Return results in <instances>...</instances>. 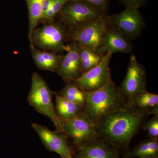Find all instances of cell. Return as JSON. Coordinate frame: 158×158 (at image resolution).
Segmentation results:
<instances>
[{"label":"cell","mask_w":158,"mask_h":158,"mask_svg":"<svg viewBox=\"0 0 158 158\" xmlns=\"http://www.w3.org/2000/svg\"><path fill=\"white\" fill-rule=\"evenodd\" d=\"M74 158H120L118 151L114 146L100 139L77 147Z\"/></svg>","instance_id":"cell-13"},{"label":"cell","mask_w":158,"mask_h":158,"mask_svg":"<svg viewBox=\"0 0 158 158\" xmlns=\"http://www.w3.org/2000/svg\"><path fill=\"white\" fill-rule=\"evenodd\" d=\"M109 16L110 27L118 30L130 40L139 37L145 27L143 15L138 9L134 7L127 6L121 12Z\"/></svg>","instance_id":"cell-8"},{"label":"cell","mask_w":158,"mask_h":158,"mask_svg":"<svg viewBox=\"0 0 158 158\" xmlns=\"http://www.w3.org/2000/svg\"><path fill=\"white\" fill-rule=\"evenodd\" d=\"M148 0H119L120 2L124 4L126 6L140 8L141 6H144Z\"/></svg>","instance_id":"cell-25"},{"label":"cell","mask_w":158,"mask_h":158,"mask_svg":"<svg viewBox=\"0 0 158 158\" xmlns=\"http://www.w3.org/2000/svg\"><path fill=\"white\" fill-rule=\"evenodd\" d=\"M106 15L101 9L83 0H71L57 15L60 23L68 31Z\"/></svg>","instance_id":"cell-6"},{"label":"cell","mask_w":158,"mask_h":158,"mask_svg":"<svg viewBox=\"0 0 158 158\" xmlns=\"http://www.w3.org/2000/svg\"><path fill=\"white\" fill-rule=\"evenodd\" d=\"M66 53L62 56L56 71L65 83L74 81L81 75V61L79 53V44L72 41L68 45Z\"/></svg>","instance_id":"cell-12"},{"label":"cell","mask_w":158,"mask_h":158,"mask_svg":"<svg viewBox=\"0 0 158 158\" xmlns=\"http://www.w3.org/2000/svg\"><path fill=\"white\" fill-rule=\"evenodd\" d=\"M113 54L107 52L99 63L81 74L73 81L85 91H91L101 88L112 81L110 63Z\"/></svg>","instance_id":"cell-10"},{"label":"cell","mask_w":158,"mask_h":158,"mask_svg":"<svg viewBox=\"0 0 158 158\" xmlns=\"http://www.w3.org/2000/svg\"><path fill=\"white\" fill-rule=\"evenodd\" d=\"M104 48L106 52L127 53L132 52V44L121 33L116 29L109 26L107 30L104 40Z\"/></svg>","instance_id":"cell-14"},{"label":"cell","mask_w":158,"mask_h":158,"mask_svg":"<svg viewBox=\"0 0 158 158\" xmlns=\"http://www.w3.org/2000/svg\"><path fill=\"white\" fill-rule=\"evenodd\" d=\"M146 73L143 65L134 55H131L126 75L119 88L127 103L138 94L146 91Z\"/></svg>","instance_id":"cell-9"},{"label":"cell","mask_w":158,"mask_h":158,"mask_svg":"<svg viewBox=\"0 0 158 158\" xmlns=\"http://www.w3.org/2000/svg\"><path fill=\"white\" fill-rule=\"evenodd\" d=\"M53 93L39 74L36 72L32 74L31 89L27 98L29 103L38 113L52 120L56 131L63 133L60 118L53 103Z\"/></svg>","instance_id":"cell-4"},{"label":"cell","mask_w":158,"mask_h":158,"mask_svg":"<svg viewBox=\"0 0 158 158\" xmlns=\"http://www.w3.org/2000/svg\"><path fill=\"white\" fill-rule=\"evenodd\" d=\"M44 0H26L29 17V40H31L33 31L37 28L43 16V5Z\"/></svg>","instance_id":"cell-20"},{"label":"cell","mask_w":158,"mask_h":158,"mask_svg":"<svg viewBox=\"0 0 158 158\" xmlns=\"http://www.w3.org/2000/svg\"><path fill=\"white\" fill-rule=\"evenodd\" d=\"M127 156L130 158H158V140L149 138L140 142Z\"/></svg>","instance_id":"cell-17"},{"label":"cell","mask_w":158,"mask_h":158,"mask_svg":"<svg viewBox=\"0 0 158 158\" xmlns=\"http://www.w3.org/2000/svg\"><path fill=\"white\" fill-rule=\"evenodd\" d=\"M106 15L69 31V38L96 53L105 55V36L109 26Z\"/></svg>","instance_id":"cell-3"},{"label":"cell","mask_w":158,"mask_h":158,"mask_svg":"<svg viewBox=\"0 0 158 158\" xmlns=\"http://www.w3.org/2000/svg\"><path fill=\"white\" fill-rule=\"evenodd\" d=\"M90 3L107 13L109 6V0H83Z\"/></svg>","instance_id":"cell-24"},{"label":"cell","mask_w":158,"mask_h":158,"mask_svg":"<svg viewBox=\"0 0 158 158\" xmlns=\"http://www.w3.org/2000/svg\"><path fill=\"white\" fill-rule=\"evenodd\" d=\"M32 127L49 151L58 154L61 158H74V152L69 144L68 138L64 134L34 123H32Z\"/></svg>","instance_id":"cell-11"},{"label":"cell","mask_w":158,"mask_h":158,"mask_svg":"<svg viewBox=\"0 0 158 158\" xmlns=\"http://www.w3.org/2000/svg\"><path fill=\"white\" fill-rule=\"evenodd\" d=\"M69 38V31L60 23H46L42 27L36 28L30 40L31 45L39 49L57 53L66 52L68 45L65 43Z\"/></svg>","instance_id":"cell-5"},{"label":"cell","mask_w":158,"mask_h":158,"mask_svg":"<svg viewBox=\"0 0 158 158\" xmlns=\"http://www.w3.org/2000/svg\"><path fill=\"white\" fill-rule=\"evenodd\" d=\"M60 119L63 134L70 138L77 147L98 139L96 123L83 111L73 118Z\"/></svg>","instance_id":"cell-7"},{"label":"cell","mask_w":158,"mask_h":158,"mask_svg":"<svg viewBox=\"0 0 158 158\" xmlns=\"http://www.w3.org/2000/svg\"></svg>","instance_id":"cell-26"},{"label":"cell","mask_w":158,"mask_h":158,"mask_svg":"<svg viewBox=\"0 0 158 158\" xmlns=\"http://www.w3.org/2000/svg\"><path fill=\"white\" fill-rule=\"evenodd\" d=\"M56 99V108L60 118L67 119L73 118L83 111V108L65 98L58 93H54Z\"/></svg>","instance_id":"cell-16"},{"label":"cell","mask_w":158,"mask_h":158,"mask_svg":"<svg viewBox=\"0 0 158 158\" xmlns=\"http://www.w3.org/2000/svg\"><path fill=\"white\" fill-rule=\"evenodd\" d=\"M85 93L86 103L83 112L96 124L109 113L127 104L119 88L113 81L96 90L85 91Z\"/></svg>","instance_id":"cell-2"},{"label":"cell","mask_w":158,"mask_h":158,"mask_svg":"<svg viewBox=\"0 0 158 158\" xmlns=\"http://www.w3.org/2000/svg\"><path fill=\"white\" fill-rule=\"evenodd\" d=\"M79 53L82 73L98 65L105 56L96 53L79 44Z\"/></svg>","instance_id":"cell-21"},{"label":"cell","mask_w":158,"mask_h":158,"mask_svg":"<svg viewBox=\"0 0 158 158\" xmlns=\"http://www.w3.org/2000/svg\"><path fill=\"white\" fill-rule=\"evenodd\" d=\"M32 56L35 64L39 69L56 72L62 55L56 53L41 50L31 45Z\"/></svg>","instance_id":"cell-15"},{"label":"cell","mask_w":158,"mask_h":158,"mask_svg":"<svg viewBox=\"0 0 158 158\" xmlns=\"http://www.w3.org/2000/svg\"><path fill=\"white\" fill-rule=\"evenodd\" d=\"M147 115L144 111L127 104L97 123L98 139L113 145L118 151L127 148Z\"/></svg>","instance_id":"cell-1"},{"label":"cell","mask_w":158,"mask_h":158,"mask_svg":"<svg viewBox=\"0 0 158 158\" xmlns=\"http://www.w3.org/2000/svg\"><path fill=\"white\" fill-rule=\"evenodd\" d=\"M58 93L83 109L85 108L86 103L85 91L73 81L66 83L65 87Z\"/></svg>","instance_id":"cell-19"},{"label":"cell","mask_w":158,"mask_h":158,"mask_svg":"<svg viewBox=\"0 0 158 158\" xmlns=\"http://www.w3.org/2000/svg\"><path fill=\"white\" fill-rule=\"evenodd\" d=\"M71 0H53L50 8L47 12L42 20L46 23L53 22L55 18L61 11L62 7Z\"/></svg>","instance_id":"cell-22"},{"label":"cell","mask_w":158,"mask_h":158,"mask_svg":"<svg viewBox=\"0 0 158 158\" xmlns=\"http://www.w3.org/2000/svg\"><path fill=\"white\" fill-rule=\"evenodd\" d=\"M127 104L144 111L148 115L154 108L158 106V95L146 90L138 94Z\"/></svg>","instance_id":"cell-18"},{"label":"cell","mask_w":158,"mask_h":158,"mask_svg":"<svg viewBox=\"0 0 158 158\" xmlns=\"http://www.w3.org/2000/svg\"><path fill=\"white\" fill-rule=\"evenodd\" d=\"M143 128L144 131H147L149 138L158 140V116H154L146 122Z\"/></svg>","instance_id":"cell-23"}]
</instances>
